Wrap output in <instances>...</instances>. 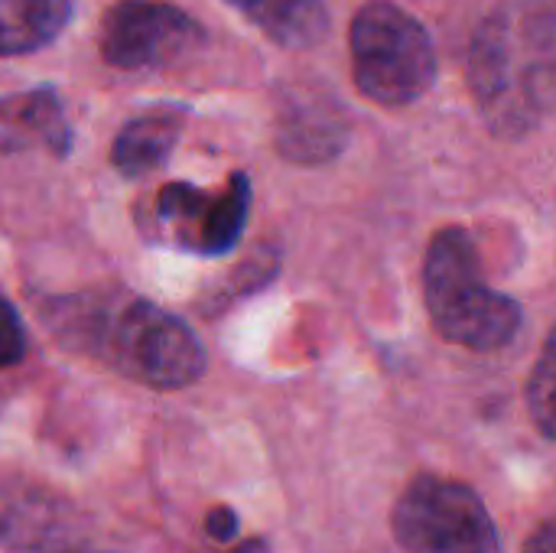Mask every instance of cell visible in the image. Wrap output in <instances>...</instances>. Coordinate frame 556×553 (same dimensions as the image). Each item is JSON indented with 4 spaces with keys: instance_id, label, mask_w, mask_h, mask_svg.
Wrapping results in <instances>:
<instances>
[{
    "instance_id": "cell-15",
    "label": "cell",
    "mask_w": 556,
    "mask_h": 553,
    "mask_svg": "<svg viewBox=\"0 0 556 553\" xmlns=\"http://www.w3.org/2000/svg\"><path fill=\"white\" fill-rule=\"evenodd\" d=\"M205 528H208V535H212L215 541H228V538L238 535V515H235L231 508H212Z\"/></svg>"
},
{
    "instance_id": "cell-17",
    "label": "cell",
    "mask_w": 556,
    "mask_h": 553,
    "mask_svg": "<svg viewBox=\"0 0 556 553\" xmlns=\"http://www.w3.org/2000/svg\"><path fill=\"white\" fill-rule=\"evenodd\" d=\"M231 553H270V548H267L261 538H251V541H241Z\"/></svg>"
},
{
    "instance_id": "cell-13",
    "label": "cell",
    "mask_w": 556,
    "mask_h": 553,
    "mask_svg": "<svg viewBox=\"0 0 556 553\" xmlns=\"http://www.w3.org/2000/svg\"><path fill=\"white\" fill-rule=\"evenodd\" d=\"M554 336H547L544 349H541V359L528 378V407H531V417L541 430L544 440H554V394H556V359H554Z\"/></svg>"
},
{
    "instance_id": "cell-3",
    "label": "cell",
    "mask_w": 556,
    "mask_h": 553,
    "mask_svg": "<svg viewBox=\"0 0 556 553\" xmlns=\"http://www.w3.org/2000/svg\"><path fill=\"white\" fill-rule=\"evenodd\" d=\"M424 306L433 329L469 352H498L521 332V306L498 293L482 271L476 238L459 228H440L424 254Z\"/></svg>"
},
{
    "instance_id": "cell-1",
    "label": "cell",
    "mask_w": 556,
    "mask_h": 553,
    "mask_svg": "<svg viewBox=\"0 0 556 553\" xmlns=\"http://www.w3.org/2000/svg\"><path fill=\"white\" fill-rule=\"evenodd\" d=\"M59 345L75 349L134 385L179 391L205 375L199 336L163 306L127 290H88L46 306Z\"/></svg>"
},
{
    "instance_id": "cell-10",
    "label": "cell",
    "mask_w": 556,
    "mask_h": 553,
    "mask_svg": "<svg viewBox=\"0 0 556 553\" xmlns=\"http://www.w3.org/2000/svg\"><path fill=\"white\" fill-rule=\"evenodd\" d=\"M182 124H186V108L179 104H163V108H153L134 121H127L121 127V134L114 137V147H111V166L124 176V179H140L153 169H160L179 134H182Z\"/></svg>"
},
{
    "instance_id": "cell-7",
    "label": "cell",
    "mask_w": 556,
    "mask_h": 553,
    "mask_svg": "<svg viewBox=\"0 0 556 553\" xmlns=\"http://www.w3.org/2000/svg\"><path fill=\"white\" fill-rule=\"evenodd\" d=\"M205 42V29L169 0H117L101 16V59L124 72L163 68Z\"/></svg>"
},
{
    "instance_id": "cell-5",
    "label": "cell",
    "mask_w": 556,
    "mask_h": 553,
    "mask_svg": "<svg viewBox=\"0 0 556 553\" xmlns=\"http://www.w3.org/2000/svg\"><path fill=\"white\" fill-rule=\"evenodd\" d=\"M391 531L407 553H502L485 502L466 482L437 473L407 482L394 502Z\"/></svg>"
},
{
    "instance_id": "cell-6",
    "label": "cell",
    "mask_w": 556,
    "mask_h": 553,
    "mask_svg": "<svg viewBox=\"0 0 556 553\" xmlns=\"http://www.w3.org/2000/svg\"><path fill=\"white\" fill-rule=\"evenodd\" d=\"M248 215L251 179L241 169L231 173L222 189L169 183L156 192L147 212V235L186 254L222 257L244 238Z\"/></svg>"
},
{
    "instance_id": "cell-2",
    "label": "cell",
    "mask_w": 556,
    "mask_h": 553,
    "mask_svg": "<svg viewBox=\"0 0 556 553\" xmlns=\"http://www.w3.org/2000/svg\"><path fill=\"white\" fill-rule=\"evenodd\" d=\"M469 95L502 140L541 130L556 98V20L547 0H505L472 33Z\"/></svg>"
},
{
    "instance_id": "cell-11",
    "label": "cell",
    "mask_w": 556,
    "mask_h": 553,
    "mask_svg": "<svg viewBox=\"0 0 556 553\" xmlns=\"http://www.w3.org/2000/svg\"><path fill=\"white\" fill-rule=\"evenodd\" d=\"M270 42L283 49H313L329 33L326 0H225Z\"/></svg>"
},
{
    "instance_id": "cell-14",
    "label": "cell",
    "mask_w": 556,
    "mask_h": 553,
    "mask_svg": "<svg viewBox=\"0 0 556 553\" xmlns=\"http://www.w3.org/2000/svg\"><path fill=\"white\" fill-rule=\"evenodd\" d=\"M26 359V329L7 297H0V372L16 368Z\"/></svg>"
},
{
    "instance_id": "cell-16",
    "label": "cell",
    "mask_w": 556,
    "mask_h": 553,
    "mask_svg": "<svg viewBox=\"0 0 556 553\" xmlns=\"http://www.w3.org/2000/svg\"><path fill=\"white\" fill-rule=\"evenodd\" d=\"M554 521H544L534 535H531V541H528V548L525 553H554Z\"/></svg>"
},
{
    "instance_id": "cell-9",
    "label": "cell",
    "mask_w": 556,
    "mask_h": 553,
    "mask_svg": "<svg viewBox=\"0 0 556 553\" xmlns=\"http://www.w3.org/2000/svg\"><path fill=\"white\" fill-rule=\"evenodd\" d=\"M26 150H46L55 160L72 153V127L52 85L0 98V153Z\"/></svg>"
},
{
    "instance_id": "cell-4",
    "label": "cell",
    "mask_w": 556,
    "mask_h": 553,
    "mask_svg": "<svg viewBox=\"0 0 556 553\" xmlns=\"http://www.w3.org/2000/svg\"><path fill=\"white\" fill-rule=\"evenodd\" d=\"M355 88L384 108L420 101L437 81V46L427 26L391 0H368L349 29Z\"/></svg>"
},
{
    "instance_id": "cell-12",
    "label": "cell",
    "mask_w": 556,
    "mask_h": 553,
    "mask_svg": "<svg viewBox=\"0 0 556 553\" xmlns=\"http://www.w3.org/2000/svg\"><path fill=\"white\" fill-rule=\"evenodd\" d=\"M68 20L72 0H0V59L46 49Z\"/></svg>"
},
{
    "instance_id": "cell-8",
    "label": "cell",
    "mask_w": 556,
    "mask_h": 553,
    "mask_svg": "<svg viewBox=\"0 0 556 553\" xmlns=\"http://www.w3.org/2000/svg\"><path fill=\"white\" fill-rule=\"evenodd\" d=\"M274 134L287 163L323 166L349 147V117L326 85L296 81L277 101Z\"/></svg>"
}]
</instances>
